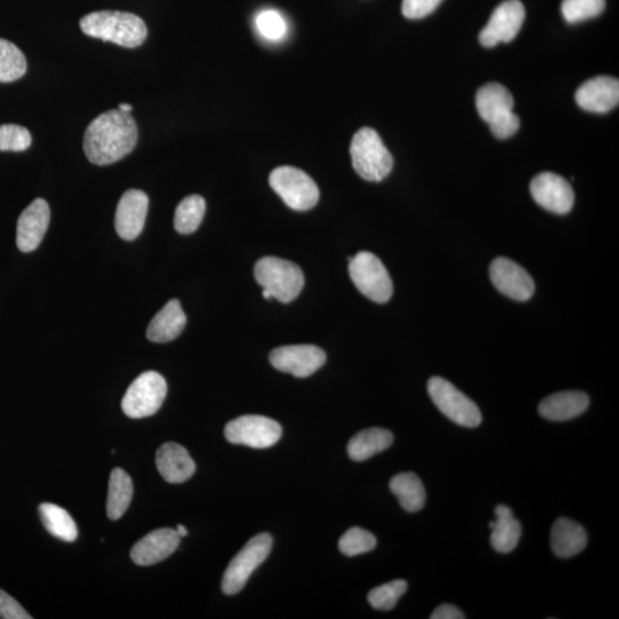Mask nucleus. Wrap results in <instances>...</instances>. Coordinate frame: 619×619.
I'll list each match as a JSON object with an SVG mask.
<instances>
[{
    "mask_svg": "<svg viewBox=\"0 0 619 619\" xmlns=\"http://www.w3.org/2000/svg\"><path fill=\"white\" fill-rule=\"evenodd\" d=\"M156 467L168 483L179 484L191 479L195 473V462L184 446L166 443L156 452Z\"/></svg>",
    "mask_w": 619,
    "mask_h": 619,
    "instance_id": "20",
    "label": "nucleus"
},
{
    "mask_svg": "<svg viewBox=\"0 0 619 619\" xmlns=\"http://www.w3.org/2000/svg\"><path fill=\"white\" fill-rule=\"evenodd\" d=\"M587 545V534L581 524L560 517L551 530V547L556 556L561 559L573 558L584 551Z\"/></svg>",
    "mask_w": 619,
    "mask_h": 619,
    "instance_id": "22",
    "label": "nucleus"
},
{
    "mask_svg": "<svg viewBox=\"0 0 619 619\" xmlns=\"http://www.w3.org/2000/svg\"><path fill=\"white\" fill-rule=\"evenodd\" d=\"M85 35L103 39L127 49H136L145 42L147 27L137 15L127 12H93L81 20Z\"/></svg>",
    "mask_w": 619,
    "mask_h": 619,
    "instance_id": "2",
    "label": "nucleus"
},
{
    "mask_svg": "<svg viewBox=\"0 0 619 619\" xmlns=\"http://www.w3.org/2000/svg\"><path fill=\"white\" fill-rule=\"evenodd\" d=\"M389 487L406 512H419L425 507L426 490L418 475L414 473L398 474L391 479Z\"/></svg>",
    "mask_w": 619,
    "mask_h": 619,
    "instance_id": "26",
    "label": "nucleus"
},
{
    "mask_svg": "<svg viewBox=\"0 0 619 619\" xmlns=\"http://www.w3.org/2000/svg\"><path fill=\"white\" fill-rule=\"evenodd\" d=\"M272 545L271 535L260 534L250 539L234 556L223 577L222 590L226 595H234L244 589L250 576L268 559Z\"/></svg>",
    "mask_w": 619,
    "mask_h": 619,
    "instance_id": "10",
    "label": "nucleus"
},
{
    "mask_svg": "<svg viewBox=\"0 0 619 619\" xmlns=\"http://www.w3.org/2000/svg\"><path fill=\"white\" fill-rule=\"evenodd\" d=\"M526 19V9L520 0H506L493 11L488 25L481 31L480 43L484 47H495L509 43L520 33Z\"/></svg>",
    "mask_w": 619,
    "mask_h": 619,
    "instance_id": "12",
    "label": "nucleus"
},
{
    "mask_svg": "<svg viewBox=\"0 0 619 619\" xmlns=\"http://www.w3.org/2000/svg\"><path fill=\"white\" fill-rule=\"evenodd\" d=\"M443 0H403L402 12L405 18L419 20L432 14Z\"/></svg>",
    "mask_w": 619,
    "mask_h": 619,
    "instance_id": "36",
    "label": "nucleus"
},
{
    "mask_svg": "<svg viewBox=\"0 0 619 619\" xmlns=\"http://www.w3.org/2000/svg\"><path fill=\"white\" fill-rule=\"evenodd\" d=\"M39 516H41L45 529L51 535L64 542H75L78 536L76 523L66 509L45 503L39 506Z\"/></svg>",
    "mask_w": 619,
    "mask_h": 619,
    "instance_id": "28",
    "label": "nucleus"
},
{
    "mask_svg": "<svg viewBox=\"0 0 619 619\" xmlns=\"http://www.w3.org/2000/svg\"><path fill=\"white\" fill-rule=\"evenodd\" d=\"M133 497V483L127 472L121 468L113 469L109 477L107 515L116 521L127 512Z\"/></svg>",
    "mask_w": 619,
    "mask_h": 619,
    "instance_id": "27",
    "label": "nucleus"
},
{
    "mask_svg": "<svg viewBox=\"0 0 619 619\" xmlns=\"http://www.w3.org/2000/svg\"><path fill=\"white\" fill-rule=\"evenodd\" d=\"M496 521L489 524L490 542L493 550L499 553H511L519 545L522 526L514 517L513 511L506 505L496 507Z\"/></svg>",
    "mask_w": 619,
    "mask_h": 619,
    "instance_id": "24",
    "label": "nucleus"
},
{
    "mask_svg": "<svg viewBox=\"0 0 619 619\" xmlns=\"http://www.w3.org/2000/svg\"><path fill=\"white\" fill-rule=\"evenodd\" d=\"M606 0H563L561 12L571 25L598 17L605 11Z\"/></svg>",
    "mask_w": 619,
    "mask_h": 619,
    "instance_id": "31",
    "label": "nucleus"
},
{
    "mask_svg": "<svg viewBox=\"0 0 619 619\" xmlns=\"http://www.w3.org/2000/svg\"><path fill=\"white\" fill-rule=\"evenodd\" d=\"M281 436L279 423L263 415H244L230 421L225 427L227 441L253 449L271 448L280 441Z\"/></svg>",
    "mask_w": 619,
    "mask_h": 619,
    "instance_id": "11",
    "label": "nucleus"
},
{
    "mask_svg": "<svg viewBox=\"0 0 619 619\" xmlns=\"http://www.w3.org/2000/svg\"><path fill=\"white\" fill-rule=\"evenodd\" d=\"M50 207L43 199H36L23 210L17 229V245L22 253H31L41 245L50 224Z\"/></svg>",
    "mask_w": 619,
    "mask_h": 619,
    "instance_id": "18",
    "label": "nucleus"
},
{
    "mask_svg": "<svg viewBox=\"0 0 619 619\" xmlns=\"http://www.w3.org/2000/svg\"><path fill=\"white\" fill-rule=\"evenodd\" d=\"M26 72L25 54L17 45L0 38V83L18 81Z\"/></svg>",
    "mask_w": 619,
    "mask_h": 619,
    "instance_id": "30",
    "label": "nucleus"
},
{
    "mask_svg": "<svg viewBox=\"0 0 619 619\" xmlns=\"http://www.w3.org/2000/svg\"><path fill=\"white\" fill-rule=\"evenodd\" d=\"M206 214V201L200 195H190L179 203L175 214V229L180 234H192L199 229Z\"/></svg>",
    "mask_w": 619,
    "mask_h": 619,
    "instance_id": "29",
    "label": "nucleus"
},
{
    "mask_svg": "<svg viewBox=\"0 0 619 619\" xmlns=\"http://www.w3.org/2000/svg\"><path fill=\"white\" fill-rule=\"evenodd\" d=\"M350 278L358 291L375 303H387L394 293L386 266L372 253L362 252L349 258Z\"/></svg>",
    "mask_w": 619,
    "mask_h": 619,
    "instance_id": "6",
    "label": "nucleus"
},
{
    "mask_svg": "<svg viewBox=\"0 0 619 619\" xmlns=\"http://www.w3.org/2000/svg\"><path fill=\"white\" fill-rule=\"evenodd\" d=\"M394 443V436L387 429L370 428L352 437L348 444L349 457L354 461H365L375 454L386 451Z\"/></svg>",
    "mask_w": 619,
    "mask_h": 619,
    "instance_id": "25",
    "label": "nucleus"
},
{
    "mask_svg": "<svg viewBox=\"0 0 619 619\" xmlns=\"http://www.w3.org/2000/svg\"><path fill=\"white\" fill-rule=\"evenodd\" d=\"M376 538L370 531L362 528H351L344 534L339 542V548L342 554L347 556H356L368 553L376 547Z\"/></svg>",
    "mask_w": 619,
    "mask_h": 619,
    "instance_id": "33",
    "label": "nucleus"
},
{
    "mask_svg": "<svg viewBox=\"0 0 619 619\" xmlns=\"http://www.w3.org/2000/svg\"><path fill=\"white\" fill-rule=\"evenodd\" d=\"M352 167L367 182H381L393 170L394 159L379 133L363 128L355 133L350 146Z\"/></svg>",
    "mask_w": 619,
    "mask_h": 619,
    "instance_id": "5",
    "label": "nucleus"
},
{
    "mask_svg": "<svg viewBox=\"0 0 619 619\" xmlns=\"http://www.w3.org/2000/svg\"><path fill=\"white\" fill-rule=\"evenodd\" d=\"M428 394L446 418L461 427L476 428L481 425L482 413L472 399L461 393L451 382L434 376L428 381Z\"/></svg>",
    "mask_w": 619,
    "mask_h": 619,
    "instance_id": "7",
    "label": "nucleus"
},
{
    "mask_svg": "<svg viewBox=\"0 0 619 619\" xmlns=\"http://www.w3.org/2000/svg\"><path fill=\"white\" fill-rule=\"evenodd\" d=\"M406 591L407 583L403 579H397V581L375 587L368 593L367 600L374 609L388 611L396 607L398 600Z\"/></svg>",
    "mask_w": 619,
    "mask_h": 619,
    "instance_id": "32",
    "label": "nucleus"
},
{
    "mask_svg": "<svg viewBox=\"0 0 619 619\" xmlns=\"http://www.w3.org/2000/svg\"><path fill=\"white\" fill-rule=\"evenodd\" d=\"M432 619H464L465 615L456 606L442 605L437 607L432 616Z\"/></svg>",
    "mask_w": 619,
    "mask_h": 619,
    "instance_id": "38",
    "label": "nucleus"
},
{
    "mask_svg": "<svg viewBox=\"0 0 619 619\" xmlns=\"http://www.w3.org/2000/svg\"><path fill=\"white\" fill-rule=\"evenodd\" d=\"M530 193L540 207L556 215H566L574 207L573 187L553 172H542L532 179Z\"/></svg>",
    "mask_w": 619,
    "mask_h": 619,
    "instance_id": "13",
    "label": "nucleus"
},
{
    "mask_svg": "<svg viewBox=\"0 0 619 619\" xmlns=\"http://www.w3.org/2000/svg\"><path fill=\"white\" fill-rule=\"evenodd\" d=\"M179 543L180 537L176 530H155L132 547L131 559L138 566H153L169 558L177 550Z\"/></svg>",
    "mask_w": 619,
    "mask_h": 619,
    "instance_id": "19",
    "label": "nucleus"
},
{
    "mask_svg": "<svg viewBox=\"0 0 619 619\" xmlns=\"http://www.w3.org/2000/svg\"><path fill=\"white\" fill-rule=\"evenodd\" d=\"M270 185L282 201L293 210H310L319 201L320 192L315 180L303 170L294 167L274 169L270 175Z\"/></svg>",
    "mask_w": 619,
    "mask_h": 619,
    "instance_id": "8",
    "label": "nucleus"
},
{
    "mask_svg": "<svg viewBox=\"0 0 619 619\" xmlns=\"http://www.w3.org/2000/svg\"><path fill=\"white\" fill-rule=\"evenodd\" d=\"M186 315L178 300H171L156 315L147 328V339L155 343L174 341L184 331Z\"/></svg>",
    "mask_w": 619,
    "mask_h": 619,
    "instance_id": "23",
    "label": "nucleus"
},
{
    "mask_svg": "<svg viewBox=\"0 0 619 619\" xmlns=\"http://www.w3.org/2000/svg\"><path fill=\"white\" fill-rule=\"evenodd\" d=\"M31 145L30 132L17 124L0 125V151L23 152Z\"/></svg>",
    "mask_w": 619,
    "mask_h": 619,
    "instance_id": "35",
    "label": "nucleus"
},
{
    "mask_svg": "<svg viewBox=\"0 0 619 619\" xmlns=\"http://www.w3.org/2000/svg\"><path fill=\"white\" fill-rule=\"evenodd\" d=\"M167 382L156 372H145L131 383L122 399V410L132 419L151 417L167 396Z\"/></svg>",
    "mask_w": 619,
    "mask_h": 619,
    "instance_id": "9",
    "label": "nucleus"
},
{
    "mask_svg": "<svg viewBox=\"0 0 619 619\" xmlns=\"http://www.w3.org/2000/svg\"><path fill=\"white\" fill-rule=\"evenodd\" d=\"M0 618L4 619H31V617L20 603L13 599L11 595L0 590Z\"/></svg>",
    "mask_w": 619,
    "mask_h": 619,
    "instance_id": "37",
    "label": "nucleus"
},
{
    "mask_svg": "<svg viewBox=\"0 0 619 619\" xmlns=\"http://www.w3.org/2000/svg\"><path fill=\"white\" fill-rule=\"evenodd\" d=\"M120 111L124 112V113H130L132 111V106L129 104H121L120 105Z\"/></svg>",
    "mask_w": 619,
    "mask_h": 619,
    "instance_id": "40",
    "label": "nucleus"
},
{
    "mask_svg": "<svg viewBox=\"0 0 619 619\" xmlns=\"http://www.w3.org/2000/svg\"><path fill=\"white\" fill-rule=\"evenodd\" d=\"M176 531L180 538L186 537L188 535L187 529L182 526V524H179V526H177Z\"/></svg>",
    "mask_w": 619,
    "mask_h": 619,
    "instance_id": "39",
    "label": "nucleus"
},
{
    "mask_svg": "<svg viewBox=\"0 0 619 619\" xmlns=\"http://www.w3.org/2000/svg\"><path fill=\"white\" fill-rule=\"evenodd\" d=\"M148 197L139 190H129L122 195L115 214L117 234L124 240L131 241L139 237L144 229Z\"/></svg>",
    "mask_w": 619,
    "mask_h": 619,
    "instance_id": "17",
    "label": "nucleus"
},
{
    "mask_svg": "<svg viewBox=\"0 0 619 619\" xmlns=\"http://www.w3.org/2000/svg\"><path fill=\"white\" fill-rule=\"evenodd\" d=\"M255 278L263 287L266 300L291 303L304 287V274L299 265L279 257H264L255 265Z\"/></svg>",
    "mask_w": 619,
    "mask_h": 619,
    "instance_id": "3",
    "label": "nucleus"
},
{
    "mask_svg": "<svg viewBox=\"0 0 619 619\" xmlns=\"http://www.w3.org/2000/svg\"><path fill=\"white\" fill-rule=\"evenodd\" d=\"M490 277L498 291L514 301H528L535 293L534 279L509 258H496L490 266Z\"/></svg>",
    "mask_w": 619,
    "mask_h": 619,
    "instance_id": "15",
    "label": "nucleus"
},
{
    "mask_svg": "<svg viewBox=\"0 0 619 619\" xmlns=\"http://www.w3.org/2000/svg\"><path fill=\"white\" fill-rule=\"evenodd\" d=\"M138 141V128L130 113L109 111L93 120L84 135L86 158L97 166H109L129 155Z\"/></svg>",
    "mask_w": 619,
    "mask_h": 619,
    "instance_id": "1",
    "label": "nucleus"
},
{
    "mask_svg": "<svg viewBox=\"0 0 619 619\" xmlns=\"http://www.w3.org/2000/svg\"><path fill=\"white\" fill-rule=\"evenodd\" d=\"M255 25L258 33L271 42L281 41L287 34V23L280 13L266 10L257 15Z\"/></svg>",
    "mask_w": 619,
    "mask_h": 619,
    "instance_id": "34",
    "label": "nucleus"
},
{
    "mask_svg": "<svg viewBox=\"0 0 619 619\" xmlns=\"http://www.w3.org/2000/svg\"><path fill=\"white\" fill-rule=\"evenodd\" d=\"M576 103L586 112L606 114L619 103V82L614 77L599 76L585 82L576 92Z\"/></svg>",
    "mask_w": 619,
    "mask_h": 619,
    "instance_id": "16",
    "label": "nucleus"
},
{
    "mask_svg": "<svg viewBox=\"0 0 619 619\" xmlns=\"http://www.w3.org/2000/svg\"><path fill=\"white\" fill-rule=\"evenodd\" d=\"M270 362L280 372L292 374L296 378H308L324 366L326 354L316 346L299 344L274 349Z\"/></svg>",
    "mask_w": 619,
    "mask_h": 619,
    "instance_id": "14",
    "label": "nucleus"
},
{
    "mask_svg": "<svg viewBox=\"0 0 619 619\" xmlns=\"http://www.w3.org/2000/svg\"><path fill=\"white\" fill-rule=\"evenodd\" d=\"M476 108L482 120L489 124L492 135L508 139L520 129L519 116L513 112L514 98L504 85L489 83L476 94Z\"/></svg>",
    "mask_w": 619,
    "mask_h": 619,
    "instance_id": "4",
    "label": "nucleus"
},
{
    "mask_svg": "<svg viewBox=\"0 0 619 619\" xmlns=\"http://www.w3.org/2000/svg\"><path fill=\"white\" fill-rule=\"evenodd\" d=\"M590 398L583 391H562L539 404V414L546 420L568 421L589 409Z\"/></svg>",
    "mask_w": 619,
    "mask_h": 619,
    "instance_id": "21",
    "label": "nucleus"
}]
</instances>
